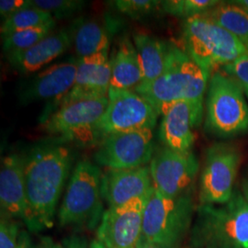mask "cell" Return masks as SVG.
Segmentation results:
<instances>
[{"label":"cell","mask_w":248,"mask_h":248,"mask_svg":"<svg viewBox=\"0 0 248 248\" xmlns=\"http://www.w3.org/2000/svg\"><path fill=\"white\" fill-rule=\"evenodd\" d=\"M72 151L62 142H44L24 156V177L29 213L26 224L31 232L53 225L56 207L69 176Z\"/></svg>","instance_id":"cell-1"},{"label":"cell","mask_w":248,"mask_h":248,"mask_svg":"<svg viewBox=\"0 0 248 248\" xmlns=\"http://www.w3.org/2000/svg\"><path fill=\"white\" fill-rule=\"evenodd\" d=\"M211 74L197 64L183 49L174 45L169 67L156 79L140 83L133 89L162 116L180 101L192 104L203 117V99Z\"/></svg>","instance_id":"cell-2"},{"label":"cell","mask_w":248,"mask_h":248,"mask_svg":"<svg viewBox=\"0 0 248 248\" xmlns=\"http://www.w3.org/2000/svg\"><path fill=\"white\" fill-rule=\"evenodd\" d=\"M193 248H248V202L234 191L223 204L200 205L190 230Z\"/></svg>","instance_id":"cell-3"},{"label":"cell","mask_w":248,"mask_h":248,"mask_svg":"<svg viewBox=\"0 0 248 248\" xmlns=\"http://www.w3.org/2000/svg\"><path fill=\"white\" fill-rule=\"evenodd\" d=\"M182 40L185 53L211 76L248 54L234 36L204 14L184 19Z\"/></svg>","instance_id":"cell-4"},{"label":"cell","mask_w":248,"mask_h":248,"mask_svg":"<svg viewBox=\"0 0 248 248\" xmlns=\"http://www.w3.org/2000/svg\"><path fill=\"white\" fill-rule=\"evenodd\" d=\"M102 172L89 160L79 161L72 172L58 213L61 227L95 229L101 222Z\"/></svg>","instance_id":"cell-5"},{"label":"cell","mask_w":248,"mask_h":248,"mask_svg":"<svg viewBox=\"0 0 248 248\" xmlns=\"http://www.w3.org/2000/svg\"><path fill=\"white\" fill-rule=\"evenodd\" d=\"M205 130L226 139L248 132V105L238 80L221 71L212 74L207 89Z\"/></svg>","instance_id":"cell-6"},{"label":"cell","mask_w":248,"mask_h":248,"mask_svg":"<svg viewBox=\"0 0 248 248\" xmlns=\"http://www.w3.org/2000/svg\"><path fill=\"white\" fill-rule=\"evenodd\" d=\"M194 212L190 193L169 198L154 187L143 211L140 243L178 248L192 227Z\"/></svg>","instance_id":"cell-7"},{"label":"cell","mask_w":248,"mask_h":248,"mask_svg":"<svg viewBox=\"0 0 248 248\" xmlns=\"http://www.w3.org/2000/svg\"><path fill=\"white\" fill-rule=\"evenodd\" d=\"M108 106L93 133V144L97 145L115 133L143 129L153 130L158 114L150 103L133 89L109 88Z\"/></svg>","instance_id":"cell-8"},{"label":"cell","mask_w":248,"mask_h":248,"mask_svg":"<svg viewBox=\"0 0 248 248\" xmlns=\"http://www.w3.org/2000/svg\"><path fill=\"white\" fill-rule=\"evenodd\" d=\"M240 163V151L230 143L217 142L207 150L200 177V205L223 204L230 200Z\"/></svg>","instance_id":"cell-9"},{"label":"cell","mask_w":248,"mask_h":248,"mask_svg":"<svg viewBox=\"0 0 248 248\" xmlns=\"http://www.w3.org/2000/svg\"><path fill=\"white\" fill-rule=\"evenodd\" d=\"M108 98H90L73 102L41 118L43 130L62 140L93 143V133L108 106Z\"/></svg>","instance_id":"cell-10"},{"label":"cell","mask_w":248,"mask_h":248,"mask_svg":"<svg viewBox=\"0 0 248 248\" xmlns=\"http://www.w3.org/2000/svg\"><path fill=\"white\" fill-rule=\"evenodd\" d=\"M149 169L154 187L163 195L178 198L190 193L200 162L192 152L180 153L163 145L155 148Z\"/></svg>","instance_id":"cell-11"},{"label":"cell","mask_w":248,"mask_h":248,"mask_svg":"<svg viewBox=\"0 0 248 248\" xmlns=\"http://www.w3.org/2000/svg\"><path fill=\"white\" fill-rule=\"evenodd\" d=\"M155 148L153 130L143 129L108 136L93 157L107 169H136L150 163Z\"/></svg>","instance_id":"cell-12"},{"label":"cell","mask_w":248,"mask_h":248,"mask_svg":"<svg viewBox=\"0 0 248 248\" xmlns=\"http://www.w3.org/2000/svg\"><path fill=\"white\" fill-rule=\"evenodd\" d=\"M151 194L122 206L108 207L104 212L97 230V240L104 248H138L142 238L143 211Z\"/></svg>","instance_id":"cell-13"},{"label":"cell","mask_w":248,"mask_h":248,"mask_svg":"<svg viewBox=\"0 0 248 248\" xmlns=\"http://www.w3.org/2000/svg\"><path fill=\"white\" fill-rule=\"evenodd\" d=\"M110 81L111 67L108 51L78 59V71L74 87L64 97L50 102L41 118L73 102L108 97Z\"/></svg>","instance_id":"cell-14"},{"label":"cell","mask_w":248,"mask_h":248,"mask_svg":"<svg viewBox=\"0 0 248 248\" xmlns=\"http://www.w3.org/2000/svg\"><path fill=\"white\" fill-rule=\"evenodd\" d=\"M78 60L53 63L30 78L19 89V101L27 105L38 101L53 102L64 97L75 85Z\"/></svg>","instance_id":"cell-15"},{"label":"cell","mask_w":248,"mask_h":248,"mask_svg":"<svg viewBox=\"0 0 248 248\" xmlns=\"http://www.w3.org/2000/svg\"><path fill=\"white\" fill-rule=\"evenodd\" d=\"M154 189L149 167L107 169L101 177V194L108 207H118L134 199L150 195Z\"/></svg>","instance_id":"cell-16"},{"label":"cell","mask_w":248,"mask_h":248,"mask_svg":"<svg viewBox=\"0 0 248 248\" xmlns=\"http://www.w3.org/2000/svg\"><path fill=\"white\" fill-rule=\"evenodd\" d=\"M1 215L25 222L29 213L24 177V157L17 153L6 155L0 170Z\"/></svg>","instance_id":"cell-17"},{"label":"cell","mask_w":248,"mask_h":248,"mask_svg":"<svg viewBox=\"0 0 248 248\" xmlns=\"http://www.w3.org/2000/svg\"><path fill=\"white\" fill-rule=\"evenodd\" d=\"M202 119L191 103L177 102L162 115L158 133L160 141L172 150L192 152L195 142L193 130L202 124Z\"/></svg>","instance_id":"cell-18"},{"label":"cell","mask_w":248,"mask_h":248,"mask_svg":"<svg viewBox=\"0 0 248 248\" xmlns=\"http://www.w3.org/2000/svg\"><path fill=\"white\" fill-rule=\"evenodd\" d=\"M72 42L71 31H53L44 40L30 49L6 54L10 65L22 75L37 72L65 53Z\"/></svg>","instance_id":"cell-19"},{"label":"cell","mask_w":248,"mask_h":248,"mask_svg":"<svg viewBox=\"0 0 248 248\" xmlns=\"http://www.w3.org/2000/svg\"><path fill=\"white\" fill-rule=\"evenodd\" d=\"M133 42L142 71L141 83L159 78L169 67L175 45L159 40L145 31L134 32Z\"/></svg>","instance_id":"cell-20"},{"label":"cell","mask_w":248,"mask_h":248,"mask_svg":"<svg viewBox=\"0 0 248 248\" xmlns=\"http://www.w3.org/2000/svg\"><path fill=\"white\" fill-rule=\"evenodd\" d=\"M111 67L110 88L134 89L142 82V71L133 40L123 37L109 58Z\"/></svg>","instance_id":"cell-21"},{"label":"cell","mask_w":248,"mask_h":248,"mask_svg":"<svg viewBox=\"0 0 248 248\" xmlns=\"http://www.w3.org/2000/svg\"><path fill=\"white\" fill-rule=\"evenodd\" d=\"M111 32L109 26L96 19L82 18L76 21L71 33L78 59L108 51Z\"/></svg>","instance_id":"cell-22"},{"label":"cell","mask_w":248,"mask_h":248,"mask_svg":"<svg viewBox=\"0 0 248 248\" xmlns=\"http://www.w3.org/2000/svg\"><path fill=\"white\" fill-rule=\"evenodd\" d=\"M204 15L229 31L248 50V9L234 1L220 2Z\"/></svg>","instance_id":"cell-23"},{"label":"cell","mask_w":248,"mask_h":248,"mask_svg":"<svg viewBox=\"0 0 248 248\" xmlns=\"http://www.w3.org/2000/svg\"><path fill=\"white\" fill-rule=\"evenodd\" d=\"M53 23H56V21L50 13L31 6V8L22 9L4 19L1 25V35L4 38L17 31L46 26Z\"/></svg>","instance_id":"cell-24"},{"label":"cell","mask_w":248,"mask_h":248,"mask_svg":"<svg viewBox=\"0 0 248 248\" xmlns=\"http://www.w3.org/2000/svg\"><path fill=\"white\" fill-rule=\"evenodd\" d=\"M55 25L56 23H53L46 26L24 30L2 38L4 53L8 54L30 49L53 31Z\"/></svg>","instance_id":"cell-25"},{"label":"cell","mask_w":248,"mask_h":248,"mask_svg":"<svg viewBox=\"0 0 248 248\" xmlns=\"http://www.w3.org/2000/svg\"><path fill=\"white\" fill-rule=\"evenodd\" d=\"M219 3L217 0H169L162 1L161 9L172 16L186 19L203 15Z\"/></svg>","instance_id":"cell-26"},{"label":"cell","mask_w":248,"mask_h":248,"mask_svg":"<svg viewBox=\"0 0 248 248\" xmlns=\"http://www.w3.org/2000/svg\"><path fill=\"white\" fill-rule=\"evenodd\" d=\"M32 7L50 13L53 18H68L78 12L85 6L79 0H31Z\"/></svg>","instance_id":"cell-27"},{"label":"cell","mask_w":248,"mask_h":248,"mask_svg":"<svg viewBox=\"0 0 248 248\" xmlns=\"http://www.w3.org/2000/svg\"><path fill=\"white\" fill-rule=\"evenodd\" d=\"M161 3L155 0H118L114 1V7L125 16L139 19L161 9Z\"/></svg>","instance_id":"cell-28"},{"label":"cell","mask_w":248,"mask_h":248,"mask_svg":"<svg viewBox=\"0 0 248 248\" xmlns=\"http://www.w3.org/2000/svg\"><path fill=\"white\" fill-rule=\"evenodd\" d=\"M19 226L14 219L1 215L0 248H18Z\"/></svg>","instance_id":"cell-29"},{"label":"cell","mask_w":248,"mask_h":248,"mask_svg":"<svg viewBox=\"0 0 248 248\" xmlns=\"http://www.w3.org/2000/svg\"><path fill=\"white\" fill-rule=\"evenodd\" d=\"M224 73L238 80L244 86H248V54L236 59L223 67Z\"/></svg>","instance_id":"cell-30"},{"label":"cell","mask_w":248,"mask_h":248,"mask_svg":"<svg viewBox=\"0 0 248 248\" xmlns=\"http://www.w3.org/2000/svg\"><path fill=\"white\" fill-rule=\"evenodd\" d=\"M31 0H1L0 1V14L4 19L16 14L22 9L31 8Z\"/></svg>","instance_id":"cell-31"},{"label":"cell","mask_w":248,"mask_h":248,"mask_svg":"<svg viewBox=\"0 0 248 248\" xmlns=\"http://www.w3.org/2000/svg\"><path fill=\"white\" fill-rule=\"evenodd\" d=\"M34 248H66L64 243L60 244L49 236H43Z\"/></svg>","instance_id":"cell-32"},{"label":"cell","mask_w":248,"mask_h":248,"mask_svg":"<svg viewBox=\"0 0 248 248\" xmlns=\"http://www.w3.org/2000/svg\"><path fill=\"white\" fill-rule=\"evenodd\" d=\"M66 248H89L87 240L80 236H72L68 239L64 240Z\"/></svg>","instance_id":"cell-33"},{"label":"cell","mask_w":248,"mask_h":248,"mask_svg":"<svg viewBox=\"0 0 248 248\" xmlns=\"http://www.w3.org/2000/svg\"><path fill=\"white\" fill-rule=\"evenodd\" d=\"M18 248H34L31 244L29 233L25 231H21L19 233Z\"/></svg>","instance_id":"cell-34"},{"label":"cell","mask_w":248,"mask_h":248,"mask_svg":"<svg viewBox=\"0 0 248 248\" xmlns=\"http://www.w3.org/2000/svg\"><path fill=\"white\" fill-rule=\"evenodd\" d=\"M137 248H177L172 247H166V246H160V245H154V244H142L140 243Z\"/></svg>","instance_id":"cell-35"},{"label":"cell","mask_w":248,"mask_h":248,"mask_svg":"<svg viewBox=\"0 0 248 248\" xmlns=\"http://www.w3.org/2000/svg\"><path fill=\"white\" fill-rule=\"evenodd\" d=\"M242 194L246 198V200L248 202V176L244 179L243 184H242Z\"/></svg>","instance_id":"cell-36"},{"label":"cell","mask_w":248,"mask_h":248,"mask_svg":"<svg viewBox=\"0 0 248 248\" xmlns=\"http://www.w3.org/2000/svg\"><path fill=\"white\" fill-rule=\"evenodd\" d=\"M89 248H105L99 242H98V240H94V241H92L91 242V244H90V246H89Z\"/></svg>","instance_id":"cell-37"},{"label":"cell","mask_w":248,"mask_h":248,"mask_svg":"<svg viewBox=\"0 0 248 248\" xmlns=\"http://www.w3.org/2000/svg\"><path fill=\"white\" fill-rule=\"evenodd\" d=\"M234 2L248 10V0H237V1H234Z\"/></svg>","instance_id":"cell-38"},{"label":"cell","mask_w":248,"mask_h":248,"mask_svg":"<svg viewBox=\"0 0 248 248\" xmlns=\"http://www.w3.org/2000/svg\"><path fill=\"white\" fill-rule=\"evenodd\" d=\"M242 86H243L244 90H245V94H246V97L248 98V86H244V85H242Z\"/></svg>","instance_id":"cell-39"},{"label":"cell","mask_w":248,"mask_h":248,"mask_svg":"<svg viewBox=\"0 0 248 248\" xmlns=\"http://www.w3.org/2000/svg\"></svg>","instance_id":"cell-40"}]
</instances>
